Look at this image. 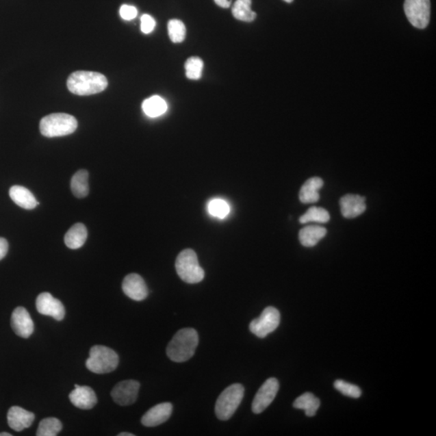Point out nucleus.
Masks as SVG:
<instances>
[{"label":"nucleus","mask_w":436,"mask_h":436,"mask_svg":"<svg viewBox=\"0 0 436 436\" xmlns=\"http://www.w3.org/2000/svg\"><path fill=\"white\" fill-rule=\"evenodd\" d=\"M198 344L197 331L192 328H183L170 340L167 348L168 357L173 362H186L194 356Z\"/></svg>","instance_id":"1"},{"label":"nucleus","mask_w":436,"mask_h":436,"mask_svg":"<svg viewBox=\"0 0 436 436\" xmlns=\"http://www.w3.org/2000/svg\"><path fill=\"white\" fill-rule=\"evenodd\" d=\"M107 84L105 75L92 71H76L67 80L70 92L78 96H91L102 92Z\"/></svg>","instance_id":"2"},{"label":"nucleus","mask_w":436,"mask_h":436,"mask_svg":"<svg viewBox=\"0 0 436 436\" xmlns=\"http://www.w3.org/2000/svg\"><path fill=\"white\" fill-rule=\"evenodd\" d=\"M77 127V120L66 114L48 115L40 123V131L47 138L66 136L73 133Z\"/></svg>","instance_id":"3"},{"label":"nucleus","mask_w":436,"mask_h":436,"mask_svg":"<svg viewBox=\"0 0 436 436\" xmlns=\"http://www.w3.org/2000/svg\"><path fill=\"white\" fill-rule=\"evenodd\" d=\"M119 357L115 350L105 346L96 345L90 350L86 367L96 374H105L118 368Z\"/></svg>","instance_id":"4"},{"label":"nucleus","mask_w":436,"mask_h":436,"mask_svg":"<svg viewBox=\"0 0 436 436\" xmlns=\"http://www.w3.org/2000/svg\"><path fill=\"white\" fill-rule=\"evenodd\" d=\"M175 269L179 278L188 284H197L204 280L205 272L200 266L194 251L186 249L179 254Z\"/></svg>","instance_id":"5"},{"label":"nucleus","mask_w":436,"mask_h":436,"mask_svg":"<svg viewBox=\"0 0 436 436\" xmlns=\"http://www.w3.org/2000/svg\"><path fill=\"white\" fill-rule=\"evenodd\" d=\"M244 387L241 384H233L225 389L216 402L215 413L218 419L230 420L244 399Z\"/></svg>","instance_id":"6"},{"label":"nucleus","mask_w":436,"mask_h":436,"mask_svg":"<svg viewBox=\"0 0 436 436\" xmlns=\"http://www.w3.org/2000/svg\"><path fill=\"white\" fill-rule=\"evenodd\" d=\"M280 322L281 313L279 310L269 307L264 310L261 316L250 323V331L259 338L264 339L275 331Z\"/></svg>","instance_id":"7"},{"label":"nucleus","mask_w":436,"mask_h":436,"mask_svg":"<svg viewBox=\"0 0 436 436\" xmlns=\"http://www.w3.org/2000/svg\"><path fill=\"white\" fill-rule=\"evenodd\" d=\"M404 11L409 21L415 28L424 29L431 16L430 0H405Z\"/></svg>","instance_id":"8"},{"label":"nucleus","mask_w":436,"mask_h":436,"mask_svg":"<svg viewBox=\"0 0 436 436\" xmlns=\"http://www.w3.org/2000/svg\"><path fill=\"white\" fill-rule=\"evenodd\" d=\"M139 389H140V383L137 381H120L112 389L111 396L114 401L120 406H130L136 402Z\"/></svg>","instance_id":"9"},{"label":"nucleus","mask_w":436,"mask_h":436,"mask_svg":"<svg viewBox=\"0 0 436 436\" xmlns=\"http://www.w3.org/2000/svg\"><path fill=\"white\" fill-rule=\"evenodd\" d=\"M279 387V381L274 377L265 381L253 400V411L255 413H260L266 410L275 399Z\"/></svg>","instance_id":"10"},{"label":"nucleus","mask_w":436,"mask_h":436,"mask_svg":"<svg viewBox=\"0 0 436 436\" xmlns=\"http://www.w3.org/2000/svg\"><path fill=\"white\" fill-rule=\"evenodd\" d=\"M36 307L42 316L52 317L57 321L64 320L65 317L64 305L49 293H42L38 296Z\"/></svg>","instance_id":"11"},{"label":"nucleus","mask_w":436,"mask_h":436,"mask_svg":"<svg viewBox=\"0 0 436 436\" xmlns=\"http://www.w3.org/2000/svg\"><path fill=\"white\" fill-rule=\"evenodd\" d=\"M11 326L16 335L21 338H29L34 331V323L28 310L24 307H17L12 312Z\"/></svg>","instance_id":"12"},{"label":"nucleus","mask_w":436,"mask_h":436,"mask_svg":"<svg viewBox=\"0 0 436 436\" xmlns=\"http://www.w3.org/2000/svg\"><path fill=\"white\" fill-rule=\"evenodd\" d=\"M124 294L130 299L141 302L148 296V289L145 281L138 274L132 273L125 277L123 283Z\"/></svg>","instance_id":"13"},{"label":"nucleus","mask_w":436,"mask_h":436,"mask_svg":"<svg viewBox=\"0 0 436 436\" xmlns=\"http://www.w3.org/2000/svg\"><path fill=\"white\" fill-rule=\"evenodd\" d=\"M172 411L173 406L172 403L164 402L156 405L142 416V424L143 426H148V428L163 424L170 419Z\"/></svg>","instance_id":"14"},{"label":"nucleus","mask_w":436,"mask_h":436,"mask_svg":"<svg viewBox=\"0 0 436 436\" xmlns=\"http://www.w3.org/2000/svg\"><path fill=\"white\" fill-rule=\"evenodd\" d=\"M342 215L345 218H356L366 210V197L359 195L348 194L340 199Z\"/></svg>","instance_id":"15"},{"label":"nucleus","mask_w":436,"mask_h":436,"mask_svg":"<svg viewBox=\"0 0 436 436\" xmlns=\"http://www.w3.org/2000/svg\"><path fill=\"white\" fill-rule=\"evenodd\" d=\"M35 420V415L33 412L25 410L20 407H12L9 409L8 413V424L12 430L22 431L30 428Z\"/></svg>","instance_id":"16"},{"label":"nucleus","mask_w":436,"mask_h":436,"mask_svg":"<svg viewBox=\"0 0 436 436\" xmlns=\"http://www.w3.org/2000/svg\"><path fill=\"white\" fill-rule=\"evenodd\" d=\"M75 389L69 394V398L75 407L82 410H90L96 406L97 397L89 386L75 385Z\"/></svg>","instance_id":"17"},{"label":"nucleus","mask_w":436,"mask_h":436,"mask_svg":"<svg viewBox=\"0 0 436 436\" xmlns=\"http://www.w3.org/2000/svg\"><path fill=\"white\" fill-rule=\"evenodd\" d=\"M323 181L319 177H313L307 179L299 193V198L303 204L316 203L320 198L319 190L323 187Z\"/></svg>","instance_id":"18"},{"label":"nucleus","mask_w":436,"mask_h":436,"mask_svg":"<svg viewBox=\"0 0 436 436\" xmlns=\"http://www.w3.org/2000/svg\"><path fill=\"white\" fill-rule=\"evenodd\" d=\"M9 196L15 203L25 209H34L39 205L33 193L23 186H12Z\"/></svg>","instance_id":"19"},{"label":"nucleus","mask_w":436,"mask_h":436,"mask_svg":"<svg viewBox=\"0 0 436 436\" xmlns=\"http://www.w3.org/2000/svg\"><path fill=\"white\" fill-rule=\"evenodd\" d=\"M326 235V229L318 225H309L299 232V240L303 246L312 247Z\"/></svg>","instance_id":"20"},{"label":"nucleus","mask_w":436,"mask_h":436,"mask_svg":"<svg viewBox=\"0 0 436 436\" xmlns=\"http://www.w3.org/2000/svg\"><path fill=\"white\" fill-rule=\"evenodd\" d=\"M87 238L88 231L86 227L82 223H77L74 225L66 233L64 238L65 244L70 249H79L84 246Z\"/></svg>","instance_id":"21"},{"label":"nucleus","mask_w":436,"mask_h":436,"mask_svg":"<svg viewBox=\"0 0 436 436\" xmlns=\"http://www.w3.org/2000/svg\"><path fill=\"white\" fill-rule=\"evenodd\" d=\"M320 404V400L313 394L305 393L295 400L294 407L304 410L307 416L313 417L316 415Z\"/></svg>","instance_id":"22"},{"label":"nucleus","mask_w":436,"mask_h":436,"mask_svg":"<svg viewBox=\"0 0 436 436\" xmlns=\"http://www.w3.org/2000/svg\"><path fill=\"white\" fill-rule=\"evenodd\" d=\"M71 191L78 198H84L89 192L88 172L86 170H80L71 179Z\"/></svg>","instance_id":"23"},{"label":"nucleus","mask_w":436,"mask_h":436,"mask_svg":"<svg viewBox=\"0 0 436 436\" xmlns=\"http://www.w3.org/2000/svg\"><path fill=\"white\" fill-rule=\"evenodd\" d=\"M142 110L150 118H158L167 112L168 105L163 98L154 96L143 102Z\"/></svg>","instance_id":"24"},{"label":"nucleus","mask_w":436,"mask_h":436,"mask_svg":"<svg viewBox=\"0 0 436 436\" xmlns=\"http://www.w3.org/2000/svg\"><path fill=\"white\" fill-rule=\"evenodd\" d=\"M253 0H236L232 8L233 16L235 19L244 22H253L256 13L251 10Z\"/></svg>","instance_id":"25"},{"label":"nucleus","mask_w":436,"mask_h":436,"mask_svg":"<svg viewBox=\"0 0 436 436\" xmlns=\"http://www.w3.org/2000/svg\"><path fill=\"white\" fill-rule=\"evenodd\" d=\"M329 221L330 214L327 212V210L316 206L310 207L307 213L300 218V222L302 224L310 222L324 224Z\"/></svg>","instance_id":"26"},{"label":"nucleus","mask_w":436,"mask_h":436,"mask_svg":"<svg viewBox=\"0 0 436 436\" xmlns=\"http://www.w3.org/2000/svg\"><path fill=\"white\" fill-rule=\"evenodd\" d=\"M62 429V424L56 418H47L40 421L37 431L38 436H56Z\"/></svg>","instance_id":"27"},{"label":"nucleus","mask_w":436,"mask_h":436,"mask_svg":"<svg viewBox=\"0 0 436 436\" xmlns=\"http://www.w3.org/2000/svg\"><path fill=\"white\" fill-rule=\"evenodd\" d=\"M204 68V62L199 57H191L185 62L186 76L191 80H198L201 78Z\"/></svg>","instance_id":"28"},{"label":"nucleus","mask_w":436,"mask_h":436,"mask_svg":"<svg viewBox=\"0 0 436 436\" xmlns=\"http://www.w3.org/2000/svg\"><path fill=\"white\" fill-rule=\"evenodd\" d=\"M168 27L170 40L174 43L183 42L186 38V27L183 22L177 19L170 20Z\"/></svg>","instance_id":"29"},{"label":"nucleus","mask_w":436,"mask_h":436,"mask_svg":"<svg viewBox=\"0 0 436 436\" xmlns=\"http://www.w3.org/2000/svg\"><path fill=\"white\" fill-rule=\"evenodd\" d=\"M209 212L215 218H224L230 213V206L227 201L222 199H214L209 202Z\"/></svg>","instance_id":"30"},{"label":"nucleus","mask_w":436,"mask_h":436,"mask_svg":"<svg viewBox=\"0 0 436 436\" xmlns=\"http://www.w3.org/2000/svg\"><path fill=\"white\" fill-rule=\"evenodd\" d=\"M335 388L341 394L352 398H359L361 396V389L358 386L348 383L344 381L337 380L334 383Z\"/></svg>","instance_id":"31"},{"label":"nucleus","mask_w":436,"mask_h":436,"mask_svg":"<svg viewBox=\"0 0 436 436\" xmlns=\"http://www.w3.org/2000/svg\"><path fill=\"white\" fill-rule=\"evenodd\" d=\"M156 22L150 15H143L141 18V29L142 32L145 34H149L154 30Z\"/></svg>","instance_id":"32"},{"label":"nucleus","mask_w":436,"mask_h":436,"mask_svg":"<svg viewBox=\"0 0 436 436\" xmlns=\"http://www.w3.org/2000/svg\"><path fill=\"white\" fill-rule=\"evenodd\" d=\"M120 15L121 18L125 21H131L137 16L138 10L137 8L133 6L124 4V5L121 6L120 8Z\"/></svg>","instance_id":"33"},{"label":"nucleus","mask_w":436,"mask_h":436,"mask_svg":"<svg viewBox=\"0 0 436 436\" xmlns=\"http://www.w3.org/2000/svg\"><path fill=\"white\" fill-rule=\"evenodd\" d=\"M8 251V242L5 238H0V260L5 257Z\"/></svg>","instance_id":"34"},{"label":"nucleus","mask_w":436,"mask_h":436,"mask_svg":"<svg viewBox=\"0 0 436 436\" xmlns=\"http://www.w3.org/2000/svg\"><path fill=\"white\" fill-rule=\"evenodd\" d=\"M232 0H214V2L217 5L223 8H230L231 5Z\"/></svg>","instance_id":"35"},{"label":"nucleus","mask_w":436,"mask_h":436,"mask_svg":"<svg viewBox=\"0 0 436 436\" xmlns=\"http://www.w3.org/2000/svg\"><path fill=\"white\" fill-rule=\"evenodd\" d=\"M135 435L132 434V433H120L118 435V436H134Z\"/></svg>","instance_id":"36"},{"label":"nucleus","mask_w":436,"mask_h":436,"mask_svg":"<svg viewBox=\"0 0 436 436\" xmlns=\"http://www.w3.org/2000/svg\"><path fill=\"white\" fill-rule=\"evenodd\" d=\"M12 435L8 433H0V436H12Z\"/></svg>","instance_id":"37"},{"label":"nucleus","mask_w":436,"mask_h":436,"mask_svg":"<svg viewBox=\"0 0 436 436\" xmlns=\"http://www.w3.org/2000/svg\"><path fill=\"white\" fill-rule=\"evenodd\" d=\"M284 1H285L286 3H290L293 2L294 0H284Z\"/></svg>","instance_id":"38"}]
</instances>
